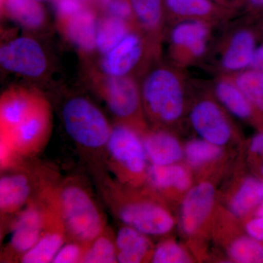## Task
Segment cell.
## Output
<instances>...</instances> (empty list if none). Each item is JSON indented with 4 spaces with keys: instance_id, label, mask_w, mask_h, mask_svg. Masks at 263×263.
Masks as SVG:
<instances>
[{
    "instance_id": "cell-1",
    "label": "cell",
    "mask_w": 263,
    "mask_h": 263,
    "mask_svg": "<svg viewBox=\"0 0 263 263\" xmlns=\"http://www.w3.org/2000/svg\"><path fill=\"white\" fill-rule=\"evenodd\" d=\"M98 193L104 203L122 224L151 236H162L175 226V219L162 198L143 185L133 186L118 181L103 162H89Z\"/></svg>"
},
{
    "instance_id": "cell-22",
    "label": "cell",
    "mask_w": 263,
    "mask_h": 263,
    "mask_svg": "<svg viewBox=\"0 0 263 263\" xmlns=\"http://www.w3.org/2000/svg\"><path fill=\"white\" fill-rule=\"evenodd\" d=\"M262 200V180L249 177L243 180L232 196L230 209L233 215L241 217L259 205Z\"/></svg>"
},
{
    "instance_id": "cell-8",
    "label": "cell",
    "mask_w": 263,
    "mask_h": 263,
    "mask_svg": "<svg viewBox=\"0 0 263 263\" xmlns=\"http://www.w3.org/2000/svg\"><path fill=\"white\" fill-rule=\"evenodd\" d=\"M98 86L103 98L117 122L127 124L140 133L145 132L141 89L129 76L103 79Z\"/></svg>"
},
{
    "instance_id": "cell-31",
    "label": "cell",
    "mask_w": 263,
    "mask_h": 263,
    "mask_svg": "<svg viewBox=\"0 0 263 263\" xmlns=\"http://www.w3.org/2000/svg\"><path fill=\"white\" fill-rule=\"evenodd\" d=\"M190 254L182 246L172 239L164 240L154 250L152 262L187 263L191 262Z\"/></svg>"
},
{
    "instance_id": "cell-6",
    "label": "cell",
    "mask_w": 263,
    "mask_h": 263,
    "mask_svg": "<svg viewBox=\"0 0 263 263\" xmlns=\"http://www.w3.org/2000/svg\"><path fill=\"white\" fill-rule=\"evenodd\" d=\"M143 108L153 122L172 124L183 113L184 92L178 76L165 67L151 72L141 86Z\"/></svg>"
},
{
    "instance_id": "cell-40",
    "label": "cell",
    "mask_w": 263,
    "mask_h": 263,
    "mask_svg": "<svg viewBox=\"0 0 263 263\" xmlns=\"http://www.w3.org/2000/svg\"><path fill=\"white\" fill-rule=\"evenodd\" d=\"M251 2L256 6H263V0H251Z\"/></svg>"
},
{
    "instance_id": "cell-11",
    "label": "cell",
    "mask_w": 263,
    "mask_h": 263,
    "mask_svg": "<svg viewBox=\"0 0 263 263\" xmlns=\"http://www.w3.org/2000/svg\"><path fill=\"white\" fill-rule=\"evenodd\" d=\"M0 64L5 70L27 78L41 77L48 67L42 46L29 37H18L0 48Z\"/></svg>"
},
{
    "instance_id": "cell-35",
    "label": "cell",
    "mask_w": 263,
    "mask_h": 263,
    "mask_svg": "<svg viewBox=\"0 0 263 263\" xmlns=\"http://www.w3.org/2000/svg\"><path fill=\"white\" fill-rule=\"evenodd\" d=\"M109 15L127 21L133 14L130 2L128 0H108L106 3Z\"/></svg>"
},
{
    "instance_id": "cell-26",
    "label": "cell",
    "mask_w": 263,
    "mask_h": 263,
    "mask_svg": "<svg viewBox=\"0 0 263 263\" xmlns=\"http://www.w3.org/2000/svg\"><path fill=\"white\" fill-rule=\"evenodd\" d=\"M117 262V233L107 226L90 243L82 263Z\"/></svg>"
},
{
    "instance_id": "cell-30",
    "label": "cell",
    "mask_w": 263,
    "mask_h": 263,
    "mask_svg": "<svg viewBox=\"0 0 263 263\" xmlns=\"http://www.w3.org/2000/svg\"><path fill=\"white\" fill-rule=\"evenodd\" d=\"M133 13L148 30H155L162 21V0H129Z\"/></svg>"
},
{
    "instance_id": "cell-15",
    "label": "cell",
    "mask_w": 263,
    "mask_h": 263,
    "mask_svg": "<svg viewBox=\"0 0 263 263\" xmlns=\"http://www.w3.org/2000/svg\"><path fill=\"white\" fill-rule=\"evenodd\" d=\"M41 98L35 91L22 87L5 91L0 100L1 134H9L18 127Z\"/></svg>"
},
{
    "instance_id": "cell-16",
    "label": "cell",
    "mask_w": 263,
    "mask_h": 263,
    "mask_svg": "<svg viewBox=\"0 0 263 263\" xmlns=\"http://www.w3.org/2000/svg\"><path fill=\"white\" fill-rule=\"evenodd\" d=\"M146 185L162 198L186 193L192 186L190 171L179 163L169 165L149 164Z\"/></svg>"
},
{
    "instance_id": "cell-29",
    "label": "cell",
    "mask_w": 263,
    "mask_h": 263,
    "mask_svg": "<svg viewBox=\"0 0 263 263\" xmlns=\"http://www.w3.org/2000/svg\"><path fill=\"white\" fill-rule=\"evenodd\" d=\"M234 82L241 90L252 106L263 111V73L253 70L240 72Z\"/></svg>"
},
{
    "instance_id": "cell-24",
    "label": "cell",
    "mask_w": 263,
    "mask_h": 263,
    "mask_svg": "<svg viewBox=\"0 0 263 263\" xmlns=\"http://www.w3.org/2000/svg\"><path fill=\"white\" fill-rule=\"evenodd\" d=\"M215 91L219 101L235 117L245 119L252 115V104L234 81H219L216 84Z\"/></svg>"
},
{
    "instance_id": "cell-37",
    "label": "cell",
    "mask_w": 263,
    "mask_h": 263,
    "mask_svg": "<svg viewBox=\"0 0 263 263\" xmlns=\"http://www.w3.org/2000/svg\"><path fill=\"white\" fill-rule=\"evenodd\" d=\"M251 152L257 155L263 156V133L257 135L253 139L250 146ZM261 173L263 175V164L261 168Z\"/></svg>"
},
{
    "instance_id": "cell-3",
    "label": "cell",
    "mask_w": 263,
    "mask_h": 263,
    "mask_svg": "<svg viewBox=\"0 0 263 263\" xmlns=\"http://www.w3.org/2000/svg\"><path fill=\"white\" fill-rule=\"evenodd\" d=\"M64 127L89 162H103L112 127L103 112L83 97L69 99L62 108Z\"/></svg>"
},
{
    "instance_id": "cell-12",
    "label": "cell",
    "mask_w": 263,
    "mask_h": 263,
    "mask_svg": "<svg viewBox=\"0 0 263 263\" xmlns=\"http://www.w3.org/2000/svg\"><path fill=\"white\" fill-rule=\"evenodd\" d=\"M190 118L192 126L202 139L221 147L231 140L233 130L229 121L214 101L203 100L195 104Z\"/></svg>"
},
{
    "instance_id": "cell-17",
    "label": "cell",
    "mask_w": 263,
    "mask_h": 263,
    "mask_svg": "<svg viewBox=\"0 0 263 263\" xmlns=\"http://www.w3.org/2000/svg\"><path fill=\"white\" fill-rule=\"evenodd\" d=\"M147 159L153 165H169L179 163L184 152L178 138L172 133L162 129L142 133Z\"/></svg>"
},
{
    "instance_id": "cell-41",
    "label": "cell",
    "mask_w": 263,
    "mask_h": 263,
    "mask_svg": "<svg viewBox=\"0 0 263 263\" xmlns=\"http://www.w3.org/2000/svg\"><path fill=\"white\" fill-rule=\"evenodd\" d=\"M80 1H84V0H80ZM103 3H105H105H106L108 1V0H103Z\"/></svg>"
},
{
    "instance_id": "cell-20",
    "label": "cell",
    "mask_w": 263,
    "mask_h": 263,
    "mask_svg": "<svg viewBox=\"0 0 263 263\" xmlns=\"http://www.w3.org/2000/svg\"><path fill=\"white\" fill-rule=\"evenodd\" d=\"M98 25L95 13L83 8L61 27L67 38L79 49L91 52L96 48Z\"/></svg>"
},
{
    "instance_id": "cell-23",
    "label": "cell",
    "mask_w": 263,
    "mask_h": 263,
    "mask_svg": "<svg viewBox=\"0 0 263 263\" xmlns=\"http://www.w3.org/2000/svg\"><path fill=\"white\" fill-rule=\"evenodd\" d=\"M5 13L28 29H37L44 24L45 13L42 7L34 0H4Z\"/></svg>"
},
{
    "instance_id": "cell-39",
    "label": "cell",
    "mask_w": 263,
    "mask_h": 263,
    "mask_svg": "<svg viewBox=\"0 0 263 263\" xmlns=\"http://www.w3.org/2000/svg\"><path fill=\"white\" fill-rule=\"evenodd\" d=\"M256 214H257V216H263V200L259 204Z\"/></svg>"
},
{
    "instance_id": "cell-36",
    "label": "cell",
    "mask_w": 263,
    "mask_h": 263,
    "mask_svg": "<svg viewBox=\"0 0 263 263\" xmlns=\"http://www.w3.org/2000/svg\"><path fill=\"white\" fill-rule=\"evenodd\" d=\"M245 228L249 236L258 241L263 242V216H257L249 221Z\"/></svg>"
},
{
    "instance_id": "cell-34",
    "label": "cell",
    "mask_w": 263,
    "mask_h": 263,
    "mask_svg": "<svg viewBox=\"0 0 263 263\" xmlns=\"http://www.w3.org/2000/svg\"><path fill=\"white\" fill-rule=\"evenodd\" d=\"M80 0H57L56 11L60 26L83 9Z\"/></svg>"
},
{
    "instance_id": "cell-38",
    "label": "cell",
    "mask_w": 263,
    "mask_h": 263,
    "mask_svg": "<svg viewBox=\"0 0 263 263\" xmlns=\"http://www.w3.org/2000/svg\"><path fill=\"white\" fill-rule=\"evenodd\" d=\"M251 67L263 73V46L256 49Z\"/></svg>"
},
{
    "instance_id": "cell-5",
    "label": "cell",
    "mask_w": 263,
    "mask_h": 263,
    "mask_svg": "<svg viewBox=\"0 0 263 263\" xmlns=\"http://www.w3.org/2000/svg\"><path fill=\"white\" fill-rule=\"evenodd\" d=\"M59 180L56 173L52 172L48 167L25 163L24 161L14 167L2 171L1 217H15L29 202L40 198Z\"/></svg>"
},
{
    "instance_id": "cell-27",
    "label": "cell",
    "mask_w": 263,
    "mask_h": 263,
    "mask_svg": "<svg viewBox=\"0 0 263 263\" xmlns=\"http://www.w3.org/2000/svg\"><path fill=\"white\" fill-rule=\"evenodd\" d=\"M222 147L204 139L192 140L184 147V157L189 165L195 168L203 167L220 158Z\"/></svg>"
},
{
    "instance_id": "cell-25",
    "label": "cell",
    "mask_w": 263,
    "mask_h": 263,
    "mask_svg": "<svg viewBox=\"0 0 263 263\" xmlns=\"http://www.w3.org/2000/svg\"><path fill=\"white\" fill-rule=\"evenodd\" d=\"M129 32L130 31L127 21L108 15L98 23L96 48L102 54H106Z\"/></svg>"
},
{
    "instance_id": "cell-33",
    "label": "cell",
    "mask_w": 263,
    "mask_h": 263,
    "mask_svg": "<svg viewBox=\"0 0 263 263\" xmlns=\"http://www.w3.org/2000/svg\"><path fill=\"white\" fill-rule=\"evenodd\" d=\"M90 243L76 240H67L57 252L52 262L82 263Z\"/></svg>"
},
{
    "instance_id": "cell-10",
    "label": "cell",
    "mask_w": 263,
    "mask_h": 263,
    "mask_svg": "<svg viewBox=\"0 0 263 263\" xmlns=\"http://www.w3.org/2000/svg\"><path fill=\"white\" fill-rule=\"evenodd\" d=\"M44 193L29 202L11 221V235L2 252L1 262H20L21 258L41 238L44 226Z\"/></svg>"
},
{
    "instance_id": "cell-14",
    "label": "cell",
    "mask_w": 263,
    "mask_h": 263,
    "mask_svg": "<svg viewBox=\"0 0 263 263\" xmlns=\"http://www.w3.org/2000/svg\"><path fill=\"white\" fill-rule=\"evenodd\" d=\"M144 43L138 33L129 32L113 49L103 55L102 69L105 76H127L141 61Z\"/></svg>"
},
{
    "instance_id": "cell-19",
    "label": "cell",
    "mask_w": 263,
    "mask_h": 263,
    "mask_svg": "<svg viewBox=\"0 0 263 263\" xmlns=\"http://www.w3.org/2000/svg\"><path fill=\"white\" fill-rule=\"evenodd\" d=\"M209 28L206 23L197 19L184 21L175 26L171 34V42L192 57H199L207 47Z\"/></svg>"
},
{
    "instance_id": "cell-13",
    "label": "cell",
    "mask_w": 263,
    "mask_h": 263,
    "mask_svg": "<svg viewBox=\"0 0 263 263\" xmlns=\"http://www.w3.org/2000/svg\"><path fill=\"white\" fill-rule=\"evenodd\" d=\"M216 191L212 183L204 181L186 193L181 208L180 224L185 235L196 234L208 220L215 202Z\"/></svg>"
},
{
    "instance_id": "cell-28",
    "label": "cell",
    "mask_w": 263,
    "mask_h": 263,
    "mask_svg": "<svg viewBox=\"0 0 263 263\" xmlns=\"http://www.w3.org/2000/svg\"><path fill=\"white\" fill-rule=\"evenodd\" d=\"M230 259L239 263H263V245L252 237L235 238L228 249Z\"/></svg>"
},
{
    "instance_id": "cell-18",
    "label": "cell",
    "mask_w": 263,
    "mask_h": 263,
    "mask_svg": "<svg viewBox=\"0 0 263 263\" xmlns=\"http://www.w3.org/2000/svg\"><path fill=\"white\" fill-rule=\"evenodd\" d=\"M149 235L122 224L117 233V261L120 263L152 262L154 247Z\"/></svg>"
},
{
    "instance_id": "cell-21",
    "label": "cell",
    "mask_w": 263,
    "mask_h": 263,
    "mask_svg": "<svg viewBox=\"0 0 263 263\" xmlns=\"http://www.w3.org/2000/svg\"><path fill=\"white\" fill-rule=\"evenodd\" d=\"M255 51V42L252 33L247 30L239 31L232 38L223 55V67L228 71H240L250 67Z\"/></svg>"
},
{
    "instance_id": "cell-9",
    "label": "cell",
    "mask_w": 263,
    "mask_h": 263,
    "mask_svg": "<svg viewBox=\"0 0 263 263\" xmlns=\"http://www.w3.org/2000/svg\"><path fill=\"white\" fill-rule=\"evenodd\" d=\"M58 182L50 186L43 195L44 226L41 238L21 258L20 262H52L57 252L67 240V230L57 196Z\"/></svg>"
},
{
    "instance_id": "cell-7",
    "label": "cell",
    "mask_w": 263,
    "mask_h": 263,
    "mask_svg": "<svg viewBox=\"0 0 263 263\" xmlns=\"http://www.w3.org/2000/svg\"><path fill=\"white\" fill-rule=\"evenodd\" d=\"M51 129V108L42 96L18 127L9 134H1V143L9 146L22 160L32 158L47 144Z\"/></svg>"
},
{
    "instance_id": "cell-2",
    "label": "cell",
    "mask_w": 263,
    "mask_h": 263,
    "mask_svg": "<svg viewBox=\"0 0 263 263\" xmlns=\"http://www.w3.org/2000/svg\"><path fill=\"white\" fill-rule=\"evenodd\" d=\"M57 193L67 240L90 243L108 226L106 214L82 178L72 176L60 180Z\"/></svg>"
},
{
    "instance_id": "cell-4",
    "label": "cell",
    "mask_w": 263,
    "mask_h": 263,
    "mask_svg": "<svg viewBox=\"0 0 263 263\" xmlns=\"http://www.w3.org/2000/svg\"><path fill=\"white\" fill-rule=\"evenodd\" d=\"M103 164L120 182L133 186L146 185L150 164L141 133L127 124L116 122L105 148Z\"/></svg>"
},
{
    "instance_id": "cell-42",
    "label": "cell",
    "mask_w": 263,
    "mask_h": 263,
    "mask_svg": "<svg viewBox=\"0 0 263 263\" xmlns=\"http://www.w3.org/2000/svg\"><path fill=\"white\" fill-rule=\"evenodd\" d=\"M34 1L41 2V1H43V0H34Z\"/></svg>"
},
{
    "instance_id": "cell-32",
    "label": "cell",
    "mask_w": 263,
    "mask_h": 263,
    "mask_svg": "<svg viewBox=\"0 0 263 263\" xmlns=\"http://www.w3.org/2000/svg\"><path fill=\"white\" fill-rule=\"evenodd\" d=\"M167 7L179 16L199 18L212 12V5L209 0H166Z\"/></svg>"
}]
</instances>
